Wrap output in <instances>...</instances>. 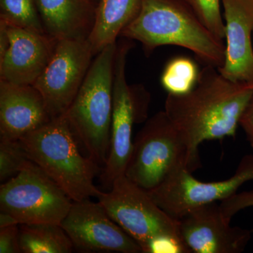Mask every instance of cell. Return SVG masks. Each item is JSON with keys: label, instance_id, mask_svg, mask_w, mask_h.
Here are the masks:
<instances>
[{"label": "cell", "instance_id": "cell-20", "mask_svg": "<svg viewBox=\"0 0 253 253\" xmlns=\"http://www.w3.org/2000/svg\"><path fill=\"white\" fill-rule=\"evenodd\" d=\"M0 20L9 26L46 34L35 0H0Z\"/></svg>", "mask_w": 253, "mask_h": 253}, {"label": "cell", "instance_id": "cell-1", "mask_svg": "<svg viewBox=\"0 0 253 253\" xmlns=\"http://www.w3.org/2000/svg\"><path fill=\"white\" fill-rule=\"evenodd\" d=\"M253 96V83L231 81L217 68L205 66L192 90L168 94L164 111L191 154L200 158L199 145L204 141L235 137Z\"/></svg>", "mask_w": 253, "mask_h": 253}, {"label": "cell", "instance_id": "cell-5", "mask_svg": "<svg viewBox=\"0 0 253 253\" xmlns=\"http://www.w3.org/2000/svg\"><path fill=\"white\" fill-rule=\"evenodd\" d=\"M116 49L117 42L94 56L81 89L63 115L88 157L99 167H104L109 156Z\"/></svg>", "mask_w": 253, "mask_h": 253}, {"label": "cell", "instance_id": "cell-3", "mask_svg": "<svg viewBox=\"0 0 253 253\" xmlns=\"http://www.w3.org/2000/svg\"><path fill=\"white\" fill-rule=\"evenodd\" d=\"M28 158L72 199H99L103 193L94 184L100 168L82 155L77 138L64 116L19 139Z\"/></svg>", "mask_w": 253, "mask_h": 253}, {"label": "cell", "instance_id": "cell-27", "mask_svg": "<svg viewBox=\"0 0 253 253\" xmlns=\"http://www.w3.org/2000/svg\"><path fill=\"white\" fill-rule=\"evenodd\" d=\"M16 224H18L11 216L6 213L0 212V227Z\"/></svg>", "mask_w": 253, "mask_h": 253}, {"label": "cell", "instance_id": "cell-13", "mask_svg": "<svg viewBox=\"0 0 253 253\" xmlns=\"http://www.w3.org/2000/svg\"><path fill=\"white\" fill-rule=\"evenodd\" d=\"M225 58L218 71L234 82L253 83V0H221Z\"/></svg>", "mask_w": 253, "mask_h": 253}, {"label": "cell", "instance_id": "cell-24", "mask_svg": "<svg viewBox=\"0 0 253 253\" xmlns=\"http://www.w3.org/2000/svg\"><path fill=\"white\" fill-rule=\"evenodd\" d=\"M0 253H21L19 244V224L0 227Z\"/></svg>", "mask_w": 253, "mask_h": 253}, {"label": "cell", "instance_id": "cell-2", "mask_svg": "<svg viewBox=\"0 0 253 253\" xmlns=\"http://www.w3.org/2000/svg\"><path fill=\"white\" fill-rule=\"evenodd\" d=\"M120 37L139 42L148 54L165 45L185 48L205 66L220 68L225 58L224 40L205 26L186 0H141L139 14Z\"/></svg>", "mask_w": 253, "mask_h": 253}, {"label": "cell", "instance_id": "cell-12", "mask_svg": "<svg viewBox=\"0 0 253 253\" xmlns=\"http://www.w3.org/2000/svg\"><path fill=\"white\" fill-rule=\"evenodd\" d=\"M217 202L190 210L178 219L179 234L191 253H241L252 231L231 226Z\"/></svg>", "mask_w": 253, "mask_h": 253}, {"label": "cell", "instance_id": "cell-8", "mask_svg": "<svg viewBox=\"0 0 253 253\" xmlns=\"http://www.w3.org/2000/svg\"><path fill=\"white\" fill-rule=\"evenodd\" d=\"M73 201L31 161L18 174L1 183L0 212L18 224H61Z\"/></svg>", "mask_w": 253, "mask_h": 253}, {"label": "cell", "instance_id": "cell-18", "mask_svg": "<svg viewBox=\"0 0 253 253\" xmlns=\"http://www.w3.org/2000/svg\"><path fill=\"white\" fill-rule=\"evenodd\" d=\"M19 244L23 253H70L74 247L61 224H19Z\"/></svg>", "mask_w": 253, "mask_h": 253}, {"label": "cell", "instance_id": "cell-21", "mask_svg": "<svg viewBox=\"0 0 253 253\" xmlns=\"http://www.w3.org/2000/svg\"><path fill=\"white\" fill-rule=\"evenodd\" d=\"M29 161L20 140L0 137L1 183H4L18 174Z\"/></svg>", "mask_w": 253, "mask_h": 253}, {"label": "cell", "instance_id": "cell-22", "mask_svg": "<svg viewBox=\"0 0 253 253\" xmlns=\"http://www.w3.org/2000/svg\"><path fill=\"white\" fill-rule=\"evenodd\" d=\"M199 19L214 36L225 38V23L221 14V0H186Z\"/></svg>", "mask_w": 253, "mask_h": 253}, {"label": "cell", "instance_id": "cell-16", "mask_svg": "<svg viewBox=\"0 0 253 253\" xmlns=\"http://www.w3.org/2000/svg\"><path fill=\"white\" fill-rule=\"evenodd\" d=\"M46 34L56 41L88 40L96 21L94 0H35Z\"/></svg>", "mask_w": 253, "mask_h": 253}, {"label": "cell", "instance_id": "cell-7", "mask_svg": "<svg viewBox=\"0 0 253 253\" xmlns=\"http://www.w3.org/2000/svg\"><path fill=\"white\" fill-rule=\"evenodd\" d=\"M134 42L126 39L117 42L113 74V106L111 141L107 161L100 179L111 188L113 181L124 175L132 151L133 126L147 121L151 96L144 86L129 85L126 81L128 54Z\"/></svg>", "mask_w": 253, "mask_h": 253}, {"label": "cell", "instance_id": "cell-11", "mask_svg": "<svg viewBox=\"0 0 253 253\" xmlns=\"http://www.w3.org/2000/svg\"><path fill=\"white\" fill-rule=\"evenodd\" d=\"M61 226L79 252L142 253L139 244L110 217L99 201H73Z\"/></svg>", "mask_w": 253, "mask_h": 253}, {"label": "cell", "instance_id": "cell-14", "mask_svg": "<svg viewBox=\"0 0 253 253\" xmlns=\"http://www.w3.org/2000/svg\"><path fill=\"white\" fill-rule=\"evenodd\" d=\"M8 30L10 46L0 60V81L33 85L49 62L57 41L46 34L9 25Z\"/></svg>", "mask_w": 253, "mask_h": 253}, {"label": "cell", "instance_id": "cell-25", "mask_svg": "<svg viewBox=\"0 0 253 253\" xmlns=\"http://www.w3.org/2000/svg\"><path fill=\"white\" fill-rule=\"evenodd\" d=\"M239 126L244 129L248 141L253 148V96L240 118Z\"/></svg>", "mask_w": 253, "mask_h": 253}, {"label": "cell", "instance_id": "cell-4", "mask_svg": "<svg viewBox=\"0 0 253 253\" xmlns=\"http://www.w3.org/2000/svg\"><path fill=\"white\" fill-rule=\"evenodd\" d=\"M98 200L110 217L139 244L142 253H191L181 239L177 219L125 174Z\"/></svg>", "mask_w": 253, "mask_h": 253}, {"label": "cell", "instance_id": "cell-10", "mask_svg": "<svg viewBox=\"0 0 253 253\" xmlns=\"http://www.w3.org/2000/svg\"><path fill=\"white\" fill-rule=\"evenodd\" d=\"M94 56L88 40L56 42L49 62L33 84L42 96L51 119L63 116L69 109Z\"/></svg>", "mask_w": 253, "mask_h": 253}, {"label": "cell", "instance_id": "cell-19", "mask_svg": "<svg viewBox=\"0 0 253 253\" xmlns=\"http://www.w3.org/2000/svg\"><path fill=\"white\" fill-rule=\"evenodd\" d=\"M199 72L197 65L189 58H174L166 65L161 76V84L168 94H185L196 86Z\"/></svg>", "mask_w": 253, "mask_h": 253}, {"label": "cell", "instance_id": "cell-9", "mask_svg": "<svg viewBox=\"0 0 253 253\" xmlns=\"http://www.w3.org/2000/svg\"><path fill=\"white\" fill-rule=\"evenodd\" d=\"M251 180H253V155H246L240 161L235 174L225 180L204 182L188 169H180L148 192L165 212L178 220L192 208L231 197Z\"/></svg>", "mask_w": 253, "mask_h": 253}, {"label": "cell", "instance_id": "cell-26", "mask_svg": "<svg viewBox=\"0 0 253 253\" xmlns=\"http://www.w3.org/2000/svg\"><path fill=\"white\" fill-rule=\"evenodd\" d=\"M10 46V37L7 23L0 20V60L4 58Z\"/></svg>", "mask_w": 253, "mask_h": 253}, {"label": "cell", "instance_id": "cell-23", "mask_svg": "<svg viewBox=\"0 0 253 253\" xmlns=\"http://www.w3.org/2000/svg\"><path fill=\"white\" fill-rule=\"evenodd\" d=\"M219 206L224 217L231 221L240 211L245 208L253 207V191L236 193L231 197L220 201ZM251 231L253 234V229Z\"/></svg>", "mask_w": 253, "mask_h": 253}, {"label": "cell", "instance_id": "cell-17", "mask_svg": "<svg viewBox=\"0 0 253 253\" xmlns=\"http://www.w3.org/2000/svg\"><path fill=\"white\" fill-rule=\"evenodd\" d=\"M141 0H100L89 41L94 56L117 42L121 32L139 14Z\"/></svg>", "mask_w": 253, "mask_h": 253}, {"label": "cell", "instance_id": "cell-15", "mask_svg": "<svg viewBox=\"0 0 253 253\" xmlns=\"http://www.w3.org/2000/svg\"><path fill=\"white\" fill-rule=\"evenodd\" d=\"M51 119L34 86L0 81V137L19 140Z\"/></svg>", "mask_w": 253, "mask_h": 253}, {"label": "cell", "instance_id": "cell-6", "mask_svg": "<svg viewBox=\"0 0 253 253\" xmlns=\"http://www.w3.org/2000/svg\"><path fill=\"white\" fill-rule=\"evenodd\" d=\"M201 167V158L191 154L163 111L148 119L136 134L125 175L150 191L178 169L193 173Z\"/></svg>", "mask_w": 253, "mask_h": 253}]
</instances>
